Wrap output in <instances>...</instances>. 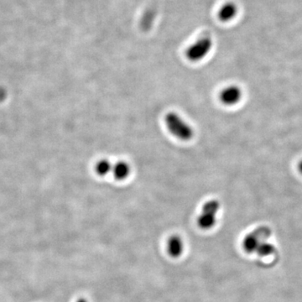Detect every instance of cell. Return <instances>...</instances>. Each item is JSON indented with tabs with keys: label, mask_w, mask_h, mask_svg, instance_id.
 <instances>
[{
	"label": "cell",
	"mask_w": 302,
	"mask_h": 302,
	"mask_svg": "<svg viewBox=\"0 0 302 302\" xmlns=\"http://www.w3.org/2000/svg\"><path fill=\"white\" fill-rule=\"evenodd\" d=\"M165 122L169 131L180 140L188 141L193 137L194 133L191 127L176 113H168L165 115Z\"/></svg>",
	"instance_id": "cell-1"
},
{
	"label": "cell",
	"mask_w": 302,
	"mask_h": 302,
	"mask_svg": "<svg viewBox=\"0 0 302 302\" xmlns=\"http://www.w3.org/2000/svg\"><path fill=\"white\" fill-rule=\"evenodd\" d=\"M271 233L272 230L268 226H259L243 238V250L248 254L255 253L260 243L268 239L271 236Z\"/></svg>",
	"instance_id": "cell-2"
},
{
	"label": "cell",
	"mask_w": 302,
	"mask_h": 302,
	"mask_svg": "<svg viewBox=\"0 0 302 302\" xmlns=\"http://www.w3.org/2000/svg\"><path fill=\"white\" fill-rule=\"evenodd\" d=\"M220 204L217 200H211L202 207V212L197 219V224L201 229H211L216 224L217 214Z\"/></svg>",
	"instance_id": "cell-3"
},
{
	"label": "cell",
	"mask_w": 302,
	"mask_h": 302,
	"mask_svg": "<svg viewBox=\"0 0 302 302\" xmlns=\"http://www.w3.org/2000/svg\"><path fill=\"white\" fill-rule=\"evenodd\" d=\"M213 46V40L211 37H202L197 39L194 44L188 48L186 56L190 62H198L204 58L209 53Z\"/></svg>",
	"instance_id": "cell-4"
},
{
	"label": "cell",
	"mask_w": 302,
	"mask_h": 302,
	"mask_svg": "<svg viewBox=\"0 0 302 302\" xmlns=\"http://www.w3.org/2000/svg\"><path fill=\"white\" fill-rule=\"evenodd\" d=\"M242 98L240 88L236 86H230L220 93V100L226 105H234L238 104Z\"/></svg>",
	"instance_id": "cell-5"
},
{
	"label": "cell",
	"mask_w": 302,
	"mask_h": 302,
	"mask_svg": "<svg viewBox=\"0 0 302 302\" xmlns=\"http://www.w3.org/2000/svg\"><path fill=\"white\" fill-rule=\"evenodd\" d=\"M184 251V243L182 238L174 235L169 238L167 242V252L170 256L173 258H178L182 255Z\"/></svg>",
	"instance_id": "cell-6"
},
{
	"label": "cell",
	"mask_w": 302,
	"mask_h": 302,
	"mask_svg": "<svg viewBox=\"0 0 302 302\" xmlns=\"http://www.w3.org/2000/svg\"><path fill=\"white\" fill-rule=\"evenodd\" d=\"M237 14V6L234 3H227L223 5L218 12L219 19L223 21H229Z\"/></svg>",
	"instance_id": "cell-7"
},
{
	"label": "cell",
	"mask_w": 302,
	"mask_h": 302,
	"mask_svg": "<svg viewBox=\"0 0 302 302\" xmlns=\"http://www.w3.org/2000/svg\"><path fill=\"white\" fill-rule=\"evenodd\" d=\"M112 171L115 178L122 181V180L126 179L129 176L130 173V166L128 163L119 161L115 164L114 166L113 167Z\"/></svg>",
	"instance_id": "cell-8"
},
{
	"label": "cell",
	"mask_w": 302,
	"mask_h": 302,
	"mask_svg": "<svg viewBox=\"0 0 302 302\" xmlns=\"http://www.w3.org/2000/svg\"><path fill=\"white\" fill-rule=\"evenodd\" d=\"M275 250H276V249H275V247L272 243L264 241L259 245L255 253L260 257H267V256H269V255L274 254Z\"/></svg>",
	"instance_id": "cell-9"
},
{
	"label": "cell",
	"mask_w": 302,
	"mask_h": 302,
	"mask_svg": "<svg viewBox=\"0 0 302 302\" xmlns=\"http://www.w3.org/2000/svg\"><path fill=\"white\" fill-rule=\"evenodd\" d=\"M112 169L113 166L111 163L107 159L100 160L96 166V171L99 176H106L107 174H109L110 171H112Z\"/></svg>",
	"instance_id": "cell-10"
},
{
	"label": "cell",
	"mask_w": 302,
	"mask_h": 302,
	"mask_svg": "<svg viewBox=\"0 0 302 302\" xmlns=\"http://www.w3.org/2000/svg\"><path fill=\"white\" fill-rule=\"evenodd\" d=\"M298 169H299L300 172L302 174V160L300 162L299 165H298Z\"/></svg>",
	"instance_id": "cell-11"
},
{
	"label": "cell",
	"mask_w": 302,
	"mask_h": 302,
	"mask_svg": "<svg viewBox=\"0 0 302 302\" xmlns=\"http://www.w3.org/2000/svg\"><path fill=\"white\" fill-rule=\"evenodd\" d=\"M76 302H87L86 300L83 299V298H81V299H79L78 301Z\"/></svg>",
	"instance_id": "cell-12"
}]
</instances>
